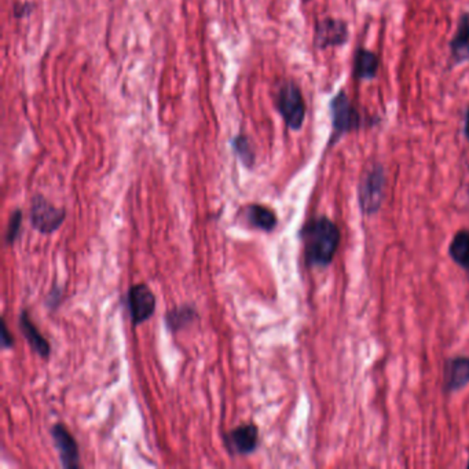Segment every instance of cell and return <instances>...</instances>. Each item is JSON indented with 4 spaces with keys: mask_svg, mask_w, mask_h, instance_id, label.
Listing matches in <instances>:
<instances>
[{
    "mask_svg": "<svg viewBox=\"0 0 469 469\" xmlns=\"http://www.w3.org/2000/svg\"><path fill=\"white\" fill-rule=\"evenodd\" d=\"M306 260L310 266L325 267L332 263L340 242L339 227L328 217L310 220L301 230Z\"/></svg>",
    "mask_w": 469,
    "mask_h": 469,
    "instance_id": "6da1fadb",
    "label": "cell"
},
{
    "mask_svg": "<svg viewBox=\"0 0 469 469\" xmlns=\"http://www.w3.org/2000/svg\"><path fill=\"white\" fill-rule=\"evenodd\" d=\"M330 122H332V135L329 146L335 145L343 135L358 131L367 126V122L361 116L358 109L351 102L345 91L340 90L329 104Z\"/></svg>",
    "mask_w": 469,
    "mask_h": 469,
    "instance_id": "7a4b0ae2",
    "label": "cell"
},
{
    "mask_svg": "<svg viewBox=\"0 0 469 469\" xmlns=\"http://www.w3.org/2000/svg\"><path fill=\"white\" fill-rule=\"evenodd\" d=\"M276 107L286 127L298 131L306 119V104L303 94L295 82L286 80L278 87Z\"/></svg>",
    "mask_w": 469,
    "mask_h": 469,
    "instance_id": "3957f363",
    "label": "cell"
},
{
    "mask_svg": "<svg viewBox=\"0 0 469 469\" xmlns=\"http://www.w3.org/2000/svg\"><path fill=\"white\" fill-rule=\"evenodd\" d=\"M385 171L379 163L370 164L363 172L358 186L361 210L366 215L377 212L383 204L385 192Z\"/></svg>",
    "mask_w": 469,
    "mask_h": 469,
    "instance_id": "277c9868",
    "label": "cell"
},
{
    "mask_svg": "<svg viewBox=\"0 0 469 469\" xmlns=\"http://www.w3.org/2000/svg\"><path fill=\"white\" fill-rule=\"evenodd\" d=\"M66 212L50 204L42 195H35L31 205V223L43 234L54 233L64 223Z\"/></svg>",
    "mask_w": 469,
    "mask_h": 469,
    "instance_id": "5b68a950",
    "label": "cell"
},
{
    "mask_svg": "<svg viewBox=\"0 0 469 469\" xmlns=\"http://www.w3.org/2000/svg\"><path fill=\"white\" fill-rule=\"evenodd\" d=\"M127 306L131 320L136 326L146 322L153 316L156 310V298L148 285L138 284L128 291Z\"/></svg>",
    "mask_w": 469,
    "mask_h": 469,
    "instance_id": "8992f818",
    "label": "cell"
},
{
    "mask_svg": "<svg viewBox=\"0 0 469 469\" xmlns=\"http://www.w3.org/2000/svg\"><path fill=\"white\" fill-rule=\"evenodd\" d=\"M348 41V23L338 18H325L316 25L314 45L320 50L339 47Z\"/></svg>",
    "mask_w": 469,
    "mask_h": 469,
    "instance_id": "52a82bcc",
    "label": "cell"
},
{
    "mask_svg": "<svg viewBox=\"0 0 469 469\" xmlns=\"http://www.w3.org/2000/svg\"><path fill=\"white\" fill-rule=\"evenodd\" d=\"M259 443V429L255 424L241 426L225 435V445L232 454L248 455L255 451Z\"/></svg>",
    "mask_w": 469,
    "mask_h": 469,
    "instance_id": "ba28073f",
    "label": "cell"
},
{
    "mask_svg": "<svg viewBox=\"0 0 469 469\" xmlns=\"http://www.w3.org/2000/svg\"><path fill=\"white\" fill-rule=\"evenodd\" d=\"M51 436L60 453L64 468H79V448L75 438L63 424L51 428Z\"/></svg>",
    "mask_w": 469,
    "mask_h": 469,
    "instance_id": "9c48e42d",
    "label": "cell"
},
{
    "mask_svg": "<svg viewBox=\"0 0 469 469\" xmlns=\"http://www.w3.org/2000/svg\"><path fill=\"white\" fill-rule=\"evenodd\" d=\"M450 53L454 64L469 63V13L460 16L455 33L450 42Z\"/></svg>",
    "mask_w": 469,
    "mask_h": 469,
    "instance_id": "30bf717a",
    "label": "cell"
},
{
    "mask_svg": "<svg viewBox=\"0 0 469 469\" xmlns=\"http://www.w3.org/2000/svg\"><path fill=\"white\" fill-rule=\"evenodd\" d=\"M379 66H380V60L373 51L363 47H360L355 51L354 75L357 80L365 82V80L376 79L379 73Z\"/></svg>",
    "mask_w": 469,
    "mask_h": 469,
    "instance_id": "8fae6325",
    "label": "cell"
},
{
    "mask_svg": "<svg viewBox=\"0 0 469 469\" xmlns=\"http://www.w3.org/2000/svg\"><path fill=\"white\" fill-rule=\"evenodd\" d=\"M445 380L448 391H457L469 383V358H453L446 363Z\"/></svg>",
    "mask_w": 469,
    "mask_h": 469,
    "instance_id": "7c38bea8",
    "label": "cell"
},
{
    "mask_svg": "<svg viewBox=\"0 0 469 469\" xmlns=\"http://www.w3.org/2000/svg\"><path fill=\"white\" fill-rule=\"evenodd\" d=\"M20 328H21V332L23 333L25 339L29 343L31 348L42 358H48L50 351H51L50 343L43 338L42 333L38 330V328L33 325V322L29 320V316L26 311H22L21 316H20Z\"/></svg>",
    "mask_w": 469,
    "mask_h": 469,
    "instance_id": "4fadbf2b",
    "label": "cell"
},
{
    "mask_svg": "<svg viewBox=\"0 0 469 469\" xmlns=\"http://www.w3.org/2000/svg\"><path fill=\"white\" fill-rule=\"evenodd\" d=\"M245 219L251 226L255 229H260L264 232H271L277 226V217L276 213L273 212L270 208L259 205V204H252L245 208L244 211Z\"/></svg>",
    "mask_w": 469,
    "mask_h": 469,
    "instance_id": "5bb4252c",
    "label": "cell"
},
{
    "mask_svg": "<svg viewBox=\"0 0 469 469\" xmlns=\"http://www.w3.org/2000/svg\"><path fill=\"white\" fill-rule=\"evenodd\" d=\"M448 254L453 257V260L460 264L463 269L469 270V232L461 230L454 235Z\"/></svg>",
    "mask_w": 469,
    "mask_h": 469,
    "instance_id": "9a60e30c",
    "label": "cell"
},
{
    "mask_svg": "<svg viewBox=\"0 0 469 469\" xmlns=\"http://www.w3.org/2000/svg\"><path fill=\"white\" fill-rule=\"evenodd\" d=\"M195 318H197V313H195L194 307L182 306V307H178L170 311L166 318V322H167L168 329L176 332V330H180V329L189 326Z\"/></svg>",
    "mask_w": 469,
    "mask_h": 469,
    "instance_id": "2e32d148",
    "label": "cell"
},
{
    "mask_svg": "<svg viewBox=\"0 0 469 469\" xmlns=\"http://www.w3.org/2000/svg\"><path fill=\"white\" fill-rule=\"evenodd\" d=\"M233 148H234L235 153L239 156V158L242 160V163L247 167H252L255 163V154L254 150L251 148V144L248 141L247 136L239 135L237 136L233 141Z\"/></svg>",
    "mask_w": 469,
    "mask_h": 469,
    "instance_id": "e0dca14e",
    "label": "cell"
},
{
    "mask_svg": "<svg viewBox=\"0 0 469 469\" xmlns=\"http://www.w3.org/2000/svg\"><path fill=\"white\" fill-rule=\"evenodd\" d=\"M22 213L21 211H14L11 217H10V223H9V229H7V234H6V241L7 244H13L17 237L20 234V227H21Z\"/></svg>",
    "mask_w": 469,
    "mask_h": 469,
    "instance_id": "ac0fdd59",
    "label": "cell"
},
{
    "mask_svg": "<svg viewBox=\"0 0 469 469\" xmlns=\"http://www.w3.org/2000/svg\"><path fill=\"white\" fill-rule=\"evenodd\" d=\"M13 344H14L13 336L9 332L7 325H6V322L3 320H1V345H3V348H11Z\"/></svg>",
    "mask_w": 469,
    "mask_h": 469,
    "instance_id": "d6986e66",
    "label": "cell"
},
{
    "mask_svg": "<svg viewBox=\"0 0 469 469\" xmlns=\"http://www.w3.org/2000/svg\"><path fill=\"white\" fill-rule=\"evenodd\" d=\"M464 136L467 141H469V107H467L464 113Z\"/></svg>",
    "mask_w": 469,
    "mask_h": 469,
    "instance_id": "ffe728a7",
    "label": "cell"
}]
</instances>
